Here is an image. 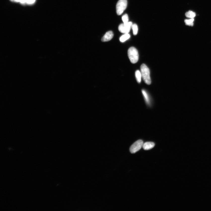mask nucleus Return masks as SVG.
I'll use <instances>...</instances> for the list:
<instances>
[{"instance_id":"obj_1","label":"nucleus","mask_w":211,"mask_h":211,"mask_svg":"<svg viewBox=\"0 0 211 211\" xmlns=\"http://www.w3.org/2000/svg\"><path fill=\"white\" fill-rule=\"evenodd\" d=\"M141 71L142 77L145 82L147 85H150L151 81L150 77V70L148 67L143 64L141 67Z\"/></svg>"},{"instance_id":"obj_2","label":"nucleus","mask_w":211,"mask_h":211,"mask_svg":"<svg viewBox=\"0 0 211 211\" xmlns=\"http://www.w3.org/2000/svg\"><path fill=\"white\" fill-rule=\"evenodd\" d=\"M128 54L131 63L135 64L137 62L139 59V54L135 48L130 47L128 51Z\"/></svg>"},{"instance_id":"obj_3","label":"nucleus","mask_w":211,"mask_h":211,"mask_svg":"<svg viewBox=\"0 0 211 211\" xmlns=\"http://www.w3.org/2000/svg\"><path fill=\"white\" fill-rule=\"evenodd\" d=\"M127 0H119L116 6V13L118 15H121L127 8Z\"/></svg>"},{"instance_id":"obj_4","label":"nucleus","mask_w":211,"mask_h":211,"mask_svg":"<svg viewBox=\"0 0 211 211\" xmlns=\"http://www.w3.org/2000/svg\"><path fill=\"white\" fill-rule=\"evenodd\" d=\"M143 142L141 140H139L132 145L130 148V151L132 153H135L139 151L143 147Z\"/></svg>"},{"instance_id":"obj_5","label":"nucleus","mask_w":211,"mask_h":211,"mask_svg":"<svg viewBox=\"0 0 211 211\" xmlns=\"http://www.w3.org/2000/svg\"><path fill=\"white\" fill-rule=\"evenodd\" d=\"M133 25L132 23L131 22L120 24L119 26L118 29L120 32L124 33H129L130 31L131 28Z\"/></svg>"},{"instance_id":"obj_6","label":"nucleus","mask_w":211,"mask_h":211,"mask_svg":"<svg viewBox=\"0 0 211 211\" xmlns=\"http://www.w3.org/2000/svg\"><path fill=\"white\" fill-rule=\"evenodd\" d=\"M113 32L109 31L107 32L104 35L102 39V41L103 42H107L111 40L113 38Z\"/></svg>"},{"instance_id":"obj_7","label":"nucleus","mask_w":211,"mask_h":211,"mask_svg":"<svg viewBox=\"0 0 211 211\" xmlns=\"http://www.w3.org/2000/svg\"><path fill=\"white\" fill-rule=\"evenodd\" d=\"M155 146V144L151 142H148L143 143V148L145 150L151 149Z\"/></svg>"},{"instance_id":"obj_8","label":"nucleus","mask_w":211,"mask_h":211,"mask_svg":"<svg viewBox=\"0 0 211 211\" xmlns=\"http://www.w3.org/2000/svg\"><path fill=\"white\" fill-rule=\"evenodd\" d=\"M142 92L146 103L148 105H149L150 104V101L149 97L148 94L144 90H142Z\"/></svg>"},{"instance_id":"obj_9","label":"nucleus","mask_w":211,"mask_h":211,"mask_svg":"<svg viewBox=\"0 0 211 211\" xmlns=\"http://www.w3.org/2000/svg\"><path fill=\"white\" fill-rule=\"evenodd\" d=\"M135 76L136 80L139 83H140L142 77V74L141 71L137 70L135 72Z\"/></svg>"},{"instance_id":"obj_10","label":"nucleus","mask_w":211,"mask_h":211,"mask_svg":"<svg viewBox=\"0 0 211 211\" xmlns=\"http://www.w3.org/2000/svg\"><path fill=\"white\" fill-rule=\"evenodd\" d=\"M130 35L129 34V33H125L120 37V41L122 42H124L125 41L130 38Z\"/></svg>"},{"instance_id":"obj_11","label":"nucleus","mask_w":211,"mask_h":211,"mask_svg":"<svg viewBox=\"0 0 211 211\" xmlns=\"http://www.w3.org/2000/svg\"><path fill=\"white\" fill-rule=\"evenodd\" d=\"M185 16L186 17L192 19L194 18L196 16V14L195 12L191 11H189L185 14Z\"/></svg>"},{"instance_id":"obj_12","label":"nucleus","mask_w":211,"mask_h":211,"mask_svg":"<svg viewBox=\"0 0 211 211\" xmlns=\"http://www.w3.org/2000/svg\"><path fill=\"white\" fill-rule=\"evenodd\" d=\"M194 19L193 18L191 19H189V20L185 19V20H184V22H185L186 25L189 26H193V25H194V23H193V22H194Z\"/></svg>"},{"instance_id":"obj_13","label":"nucleus","mask_w":211,"mask_h":211,"mask_svg":"<svg viewBox=\"0 0 211 211\" xmlns=\"http://www.w3.org/2000/svg\"><path fill=\"white\" fill-rule=\"evenodd\" d=\"M132 28L133 29V33L134 34V35H137L138 31V26L137 25V24H133Z\"/></svg>"},{"instance_id":"obj_14","label":"nucleus","mask_w":211,"mask_h":211,"mask_svg":"<svg viewBox=\"0 0 211 211\" xmlns=\"http://www.w3.org/2000/svg\"><path fill=\"white\" fill-rule=\"evenodd\" d=\"M122 20L124 23H125L129 22L128 16L127 15V14H125L122 16Z\"/></svg>"},{"instance_id":"obj_15","label":"nucleus","mask_w":211,"mask_h":211,"mask_svg":"<svg viewBox=\"0 0 211 211\" xmlns=\"http://www.w3.org/2000/svg\"><path fill=\"white\" fill-rule=\"evenodd\" d=\"M35 1V0H27L26 3L28 4L32 5L34 3Z\"/></svg>"},{"instance_id":"obj_16","label":"nucleus","mask_w":211,"mask_h":211,"mask_svg":"<svg viewBox=\"0 0 211 211\" xmlns=\"http://www.w3.org/2000/svg\"><path fill=\"white\" fill-rule=\"evenodd\" d=\"M26 1L27 0H20V2L22 4H24L26 3Z\"/></svg>"},{"instance_id":"obj_17","label":"nucleus","mask_w":211,"mask_h":211,"mask_svg":"<svg viewBox=\"0 0 211 211\" xmlns=\"http://www.w3.org/2000/svg\"><path fill=\"white\" fill-rule=\"evenodd\" d=\"M12 2H20V0H10Z\"/></svg>"}]
</instances>
